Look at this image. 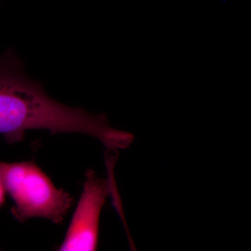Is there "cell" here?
I'll use <instances>...</instances> for the list:
<instances>
[{"instance_id": "obj_2", "label": "cell", "mask_w": 251, "mask_h": 251, "mask_svg": "<svg viewBox=\"0 0 251 251\" xmlns=\"http://www.w3.org/2000/svg\"><path fill=\"white\" fill-rule=\"evenodd\" d=\"M0 178L14 201L11 213L21 222L43 218L62 224L74 204L70 194L56 187L33 161H0Z\"/></svg>"}, {"instance_id": "obj_3", "label": "cell", "mask_w": 251, "mask_h": 251, "mask_svg": "<svg viewBox=\"0 0 251 251\" xmlns=\"http://www.w3.org/2000/svg\"><path fill=\"white\" fill-rule=\"evenodd\" d=\"M110 194L109 180L102 179L93 171L88 170L80 201L59 251H92L97 249L100 212Z\"/></svg>"}, {"instance_id": "obj_4", "label": "cell", "mask_w": 251, "mask_h": 251, "mask_svg": "<svg viewBox=\"0 0 251 251\" xmlns=\"http://www.w3.org/2000/svg\"><path fill=\"white\" fill-rule=\"evenodd\" d=\"M6 189L3 184L2 181H1V178H0V208L1 206L4 204L5 202V196H6Z\"/></svg>"}, {"instance_id": "obj_1", "label": "cell", "mask_w": 251, "mask_h": 251, "mask_svg": "<svg viewBox=\"0 0 251 251\" xmlns=\"http://www.w3.org/2000/svg\"><path fill=\"white\" fill-rule=\"evenodd\" d=\"M88 125L87 111L47 95L39 82L28 76L14 51L0 55V134L8 142L21 141L29 130L82 133Z\"/></svg>"}]
</instances>
